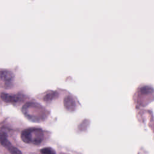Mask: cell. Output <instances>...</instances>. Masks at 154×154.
<instances>
[{
	"label": "cell",
	"instance_id": "7a4b0ae2",
	"mask_svg": "<svg viewBox=\"0 0 154 154\" xmlns=\"http://www.w3.org/2000/svg\"><path fill=\"white\" fill-rule=\"evenodd\" d=\"M22 140L27 144L39 145L44 140V132L40 128H30L23 130L21 133Z\"/></svg>",
	"mask_w": 154,
	"mask_h": 154
},
{
	"label": "cell",
	"instance_id": "6da1fadb",
	"mask_svg": "<svg viewBox=\"0 0 154 154\" xmlns=\"http://www.w3.org/2000/svg\"><path fill=\"white\" fill-rule=\"evenodd\" d=\"M22 111L26 117L33 121H40L46 117V110L35 103H26L23 105Z\"/></svg>",
	"mask_w": 154,
	"mask_h": 154
},
{
	"label": "cell",
	"instance_id": "52a82bcc",
	"mask_svg": "<svg viewBox=\"0 0 154 154\" xmlns=\"http://www.w3.org/2000/svg\"><path fill=\"white\" fill-rule=\"evenodd\" d=\"M41 154H55V151L51 147H44L40 150Z\"/></svg>",
	"mask_w": 154,
	"mask_h": 154
},
{
	"label": "cell",
	"instance_id": "8992f818",
	"mask_svg": "<svg viewBox=\"0 0 154 154\" xmlns=\"http://www.w3.org/2000/svg\"><path fill=\"white\" fill-rule=\"evenodd\" d=\"M1 98L5 102L15 103L19 101L21 99L20 96L17 94H11L7 93H2L1 94Z\"/></svg>",
	"mask_w": 154,
	"mask_h": 154
},
{
	"label": "cell",
	"instance_id": "277c9868",
	"mask_svg": "<svg viewBox=\"0 0 154 154\" xmlns=\"http://www.w3.org/2000/svg\"><path fill=\"white\" fill-rule=\"evenodd\" d=\"M64 105L66 109L73 111L76 108V104L74 98L71 96H67L64 99Z\"/></svg>",
	"mask_w": 154,
	"mask_h": 154
},
{
	"label": "cell",
	"instance_id": "5b68a950",
	"mask_svg": "<svg viewBox=\"0 0 154 154\" xmlns=\"http://www.w3.org/2000/svg\"><path fill=\"white\" fill-rule=\"evenodd\" d=\"M14 78V74L8 70H1L0 71V79H2L5 82L6 84H7V85H8L10 84H11Z\"/></svg>",
	"mask_w": 154,
	"mask_h": 154
},
{
	"label": "cell",
	"instance_id": "ba28073f",
	"mask_svg": "<svg viewBox=\"0 0 154 154\" xmlns=\"http://www.w3.org/2000/svg\"><path fill=\"white\" fill-rule=\"evenodd\" d=\"M55 94H56V92H55V93H50L48 94L47 95L45 96V100H52V98L55 97Z\"/></svg>",
	"mask_w": 154,
	"mask_h": 154
},
{
	"label": "cell",
	"instance_id": "3957f363",
	"mask_svg": "<svg viewBox=\"0 0 154 154\" xmlns=\"http://www.w3.org/2000/svg\"><path fill=\"white\" fill-rule=\"evenodd\" d=\"M0 143L9 151L10 154H22L20 150L13 146L8 141L6 131L2 128H0Z\"/></svg>",
	"mask_w": 154,
	"mask_h": 154
}]
</instances>
